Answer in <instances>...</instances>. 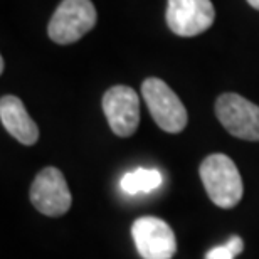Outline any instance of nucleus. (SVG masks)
<instances>
[{"label":"nucleus","instance_id":"1","mask_svg":"<svg viewBox=\"0 0 259 259\" xmlns=\"http://www.w3.org/2000/svg\"><path fill=\"white\" fill-rule=\"evenodd\" d=\"M200 180L209 199L217 207L231 209L242 199V179L236 163L224 153H212L199 167Z\"/></svg>","mask_w":259,"mask_h":259},{"label":"nucleus","instance_id":"2","mask_svg":"<svg viewBox=\"0 0 259 259\" xmlns=\"http://www.w3.org/2000/svg\"><path fill=\"white\" fill-rule=\"evenodd\" d=\"M96 19L91 0H63L48 25L49 37L61 46L74 44L95 27Z\"/></svg>","mask_w":259,"mask_h":259},{"label":"nucleus","instance_id":"3","mask_svg":"<svg viewBox=\"0 0 259 259\" xmlns=\"http://www.w3.org/2000/svg\"><path fill=\"white\" fill-rule=\"evenodd\" d=\"M142 96L155 123L167 133H180L187 126V110L167 82L148 77L142 84Z\"/></svg>","mask_w":259,"mask_h":259},{"label":"nucleus","instance_id":"4","mask_svg":"<svg viewBox=\"0 0 259 259\" xmlns=\"http://www.w3.org/2000/svg\"><path fill=\"white\" fill-rule=\"evenodd\" d=\"M215 115L232 137L259 142V106L236 93L221 95L215 101Z\"/></svg>","mask_w":259,"mask_h":259},{"label":"nucleus","instance_id":"5","mask_svg":"<svg viewBox=\"0 0 259 259\" xmlns=\"http://www.w3.org/2000/svg\"><path fill=\"white\" fill-rule=\"evenodd\" d=\"M30 202L40 214L59 217L71 209V190L61 170L46 167L30 185Z\"/></svg>","mask_w":259,"mask_h":259},{"label":"nucleus","instance_id":"6","mask_svg":"<svg viewBox=\"0 0 259 259\" xmlns=\"http://www.w3.org/2000/svg\"><path fill=\"white\" fill-rule=\"evenodd\" d=\"M132 236L143 259H172L177 252V239L167 222L158 217H140L133 222Z\"/></svg>","mask_w":259,"mask_h":259},{"label":"nucleus","instance_id":"7","mask_svg":"<svg viewBox=\"0 0 259 259\" xmlns=\"http://www.w3.org/2000/svg\"><path fill=\"white\" fill-rule=\"evenodd\" d=\"M103 111L111 132L121 138L132 137L140 123V98L130 86H113L103 96Z\"/></svg>","mask_w":259,"mask_h":259},{"label":"nucleus","instance_id":"8","mask_svg":"<svg viewBox=\"0 0 259 259\" xmlns=\"http://www.w3.org/2000/svg\"><path fill=\"white\" fill-rule=\"evenodd\" d=\"M215 10L210 0H168L167 24L182 37H194L214 24Z\"/></svg>","mask_w":259,"mask_h":259},{"label":"nucleus","instance_id":"9","mask_svg":"<svg viewBox=\"0 0 259 259\" xmlns=\"http://www.w3.org/2000/svg\"><path fill=\"white\" fill-rule=\"evenodd\" d=\"M0 120L12 137L22 145H34L39 140V128L29 116L24 103L17 96L7 95L0 100Z\"/></svg>","mask_w":259,"mask_h":259},{"label":"nucleus","instance_id":"10","mask_svg":"<svg viewBox=\"0 0 259 259\" xmlns=\"http://www.w3.org/2000/svg\"><path fill=\"white\" fill-rule=\"evenodd\" d=\"M162 184V174L155 168H137L125 174L120 182V187L125 194H148L158 189Z\"/></svg>","mask_w":259,"mask_h":259},{"label":"nucleus","instance_id":"11","mask_svg":"<svg viewBox=\"0 0 259 259\" xmlns=\"http://www.w3.org/2000/svg\"><path fill=\"white\" fill-rule=\"evenodd\" d=\"M234 257H236V252L227 244L212 247L205 256V259H234Z\"/></svg>","mask_w":259,"mask_h":259},{"label":"nucleus","instance_id":"12","mask_svg":"<svg viewBox=\"0 0 259 259\" xmlns=\"http://www.w3.org/2000/svg\"><path fill=\"white\" fill-rule=\"evenodd\" d=\"M247 4H249L252 9L259 10V0H247Z\"/></svg>","mask_w":259,"mask_h":259},{"label":"nucleus","instance_id":"13","mask_svg":"<svg viewBox=\"0 0 259 259\" xmlns=\"http://www.w3.org/2000/svg\"><path fill=\"white\" fill-rule=\"evenodd\" d=\"M4 69H5V61L2 58V59H0V72H4Z\"/></svg>","mask_w":259,"mask_h":259}]
</instances>
